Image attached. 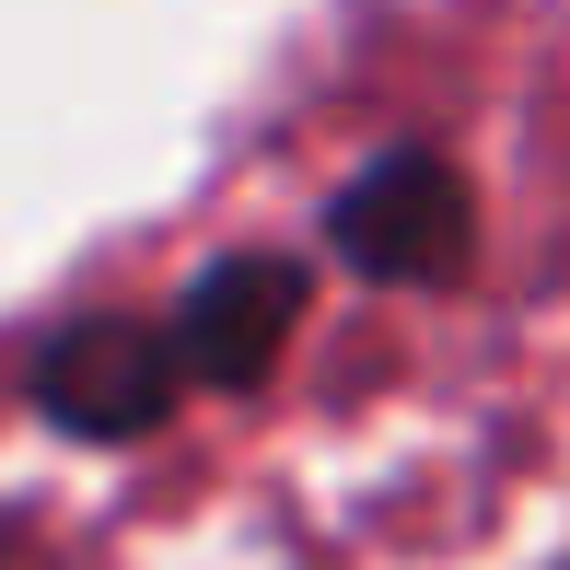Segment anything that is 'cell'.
Listing matches in <instances>:
<instances>
[{"label": "cell", "mask_w": 570, "mask_h": 570, "mask_svg": "<svg viewBox=\"0 0 570 570\" xmlns=\"http://www.w3.org/2000/svg\"><path fill=\"white\" fill-rule=\"evenodd\" d=\"M187 396V361H175V326H59L36 350V407L70 431V443H140V431L175 420Z\"/></svg>", "instance_id": "2"}, {"label": "cell", "mask_w": 570, "mask_h": 570, "mask_svg": "<svg viewBox=\"0 0 570 570\" xmlns=\"http://www.w3.org/2000/svg\"><path fill=\"white\" fill-rule=\"evenodd\" d=\"M326 245L350 256L361 279H396V292H443L478 245V210H465V175L443 151H384L338 187L326 210Z\"/></svg>", "instance_id": "1"}, {"label": "cell", "mask_w": 570, "mask_h": 570, "mask_svg": "<svg viewBox=\"0 0 570 570\" xmlns=\"http://www.w3.org/2000/svg\"><path fill=\"white\" fill-rule=\"evenodd\" d=\"M292 315H303V268L268 245L245 256H210V268L175 292V361H187V384H210V396H245V384H268V361L292 350Z\"/></svg>", "instance_id": "3"}]
</instances>
